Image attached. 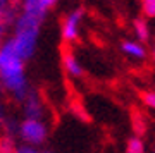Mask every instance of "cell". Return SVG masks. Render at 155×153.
I'll return each mask as SVG.
<instances>
[{
	"instance_id": "6da1fadb",
	"label": "cell",
	"mask_w": 155,
	"mask_h": 153,
	"mask_svg": "<svg viewBox=\"0 0 155 153\" xmlns=\"http://www.w3.org/2000/svg\"><path fill=\"white\" fill-rule=\"evenodd\" d=\"M0 83L5 95H9L16 103H21L31 91L26 74V60L19 57L9 36H5L0 45Z\"/></svg>"
},
{
	"instance_id": "7a4b0ae2",
	"label": "cell",
	"mask_w": 155,
	"mask_h": 153,
	"mask_svg": "<svg viewBox=\"0 0 155 153\" xmlns=\"http://www.w3.org/2000/svg\"><path fill=\"white\" fill-rule=\"evenodd\" d=\"M45 19H40L36 16L26 14V12H19L14 26H12V33L9 36L12 47L16 48L22 60H29L35 55L38 48V40L41 33V26H43Z\"/></svg>"
},
{
	"instance_id": "3957f363",
	"label": "cell",
	"mask_w": 155,
	"mask_h": 153,
	"mask_svg": "<svg viewBox=\"0 0 155 153\" xmlns=\"http://www.w3.org/2000/svg\"><path fill=\"white\" fill-rule=\"evenodd\" d=\"M48 138V124L41 119H21L17 126V139L22 145L38 148Z\"/></svg>"
},
{
	"instance_id": "277c9868",
	"label": "cell",
	"mask_w": 155,
	"mask_h": 153,
	"mask_svg": "<svg viewBox=\"0 0 155 153\" xmlns=\"http://www.w3.org/2000/svg\"><path fill=\"white\" fill-rule=\"evenodd\" d=\"M83 21H84V9H81V7L72 9L64 16V19L61 22V38L64 43L72 45L79 40Z\"/></svg>"
},
{
	"instance_id": "5b68a950",
	"label": "cell",
	"mask_w": 155,
	"mask_h": 153,
	"mask_svg": "<svg viewBox=\"0 0 155 153\" xmlns=\"http://www.w3.org/2000/svg\"><path fill=\"white\" fill-rule=\"evenodd\" d=\"M22 109V119H41L45 120V115H47V107H45V102L41 98V95L31 88V91L26 95V98L22 100L21 103Z\"/></svg>"
},
{
	"instance_id": "8992f818",
	"label": "cell",
	"mask_w": 155,
	"mask_h": 153,
	"mask_svg": "<svg viewBox=\"0 0 155 153\" xmlns=\"http://www.w3.org/2000/svg\"><path fill=\"white\" fill-rule=\"evenodd\" d=\"M57 2L59 0H22L21 4H19V7L26 14H31V16H36L40 19H45L47 14L50 12V9L55 7Z\"/></svg>"
},
{
	"instance_id": "52a82bcc",
	"label": "cell",
	"mask_w": 155,
	"mask_h": 153,
	"mask_svg": "<svg viewBox=\"0 0 155 153\" xmlns=\"http://www.w3.org/2000/svg\"><path fill=\"white\" fill-rule=\"evenodd\" d=\"M121 52L126 55L127 59L136 60V62H141L148 57V50L145 47V43L138 41V40H122L121 41Z\"/></svg>"
},
{
	"instance_id": "ba28073f",
	"label": "cell",
	"mask_w": 155,
	"mask_h": 153,
	"mask_svg": "<svg viewBox=\"0 0 155 153\" xmlns=\"http://www.w3.org/2000/svg\"><path fill=\"white\" fill-rule=\"evenodd\" d=\"M62 67H64V72L69 77H72V79L83 77V74H84L83 64L79 62L78 55L72 54L71 50H64L62 52Z\"/></svg>"
},
{
	"instance_id": "9c48e42d",
	"label": "cell",
	"mask_w": 155,
	"mask_h": 153,
	"mask_svg": "<svg viewBox=\"0 0 155 153\" xmlns=\"http://www.w3.org/2000/svg\"><path fill=\"white\" fill-rule=\"evenodd\" d=\"M133 34L134 40H138L141 43H147L152 38V33H150V24L145 17H138L133 21Z\"/></svg>"
},
{
	"instance_id": "30bf717a",
	"label": "cell",
	"mask_w": 155,
	"mask_h": 153,
	"mask_svg": "<svg viewBox=\"0 0 155 153\" xmlns=\"http://www.w3.org/2000/svg\"><path fill=\"white\" fill-rule=\"evenodd\" d=\"M124 153H147L145 141L140 136H131L129 139H127V143H126Z\"/></svg>"
},
{
	"instance_id": "8fae6325",
	"label": "cell",
	"mask_w": 155,
	"mask_h": 153,
	"mask_svg": "<svg viewBox=\"0 0 155 153\" xmlns=\"http://www.w3.org/2000/svg\"><path fill=\"white\" fill-rule=\"evenodd\" d=\"M17 138L0 134V153H14L17 148Z\"/></svg>"
},
{
	"instance_id": "7c38bea8",
	"label": "cell",
	"mask_w": 155,
	"mask_h": 153,
	"mask_svg": "<svg viewBox=\"0 0 155 153\" xmlns=\"http://www.w3.org/2000/svg\"><path fill=\"white\" fill-rule=\"evenodd\" d=\"M140 11H141V17L148 19H155V0H140Z\"/></svg>"
},
{
	"instance_id": "4fadbf2b",
	"label": "cell",
	"mask_w": 155,
	"mask_h": 153,
	"mask_svg": "<svg viewBox=\"0 0 155 153\" xmlns=\"http://www.w3.org/2000/svg\"><path fill=\"white\" fill-rule=\"evenodd\" d=\"M141 102L148 110H152L155 114V90H147L141 93Z\"/></svg>"
},
{
	"instance_id": "5bb4252c",
	"label": "cell",
	"mask_w": 155,
	"mask_h": 153,
	"mask_svg": "<svg viewBox=\"0 0 155 153\" xmlns=\"http://www.w3.org/2000/svg\"><path fill=\"white\" fill-rule=\"evenodd\" d=\"M9 109H7V103L4 98H0V131H2V127L5 124V120L9 119Z\"/></svg>"
},
{
	"instance_id": "9a60e30c",
	"label": "cell",
	"mask_w": 155,
	"mask_h": 153,
	"mask_svg": "<svg viewBox=\"0 0 155 153\" xmlns=\"http://www.w3.org/2000/svg\"><path fill=\"white\" fill-rule=\"evenodd\" d=\"M14 153H41V151H38L35 146H29V145H22V143H19Z\"/></svg>"
},
{
	"instance_id": "2e32d148",
	"label": "cell",
	"mask_w": 155,
	"mask_h": 153,
	"mask_svg": "<svg viewBox=\"0 0 155 153\" xmlns=\"http://www.w3.org/2000/svg\"><path fill=\"white\" fill-rule=\"evenodd\" d=\"M150 55H152V60L155 62V45L152 47V52H150Z\"/></svg>"
},
{
	"instance_id": "e0dca14e",
	"label": "cell",
	"mask_w": 155,
	"mask_h": 153,
	"mask_svg": "<svg viewBox=\"0 0 155 153\" xmlns=\"http://www.w3.org/2000/svg\"><path fill=\"white\" fill-rule=\"evenodd\" d=\"M4 95H5V91H4V86H2V83H0V98H4Z\"/></svg>"
},
{
	"instance_id": "ac0fdd59",
	"label": "cell",
	"mask_w": 155,
	"mask_h": 153,
	"mask_svg": "<svg viewBox=\"0 0 155 153\" xmlns=\"http://www.w3.org/2000/svg\"><path fill=\"white\" fill-rule=\"evenodd\" d=\"M4 38H5V36H4V34H0V45H2V41H4Z\"/></svg>"
},
{
	"instance_id": "d6986e66",
	"label": "cell",
	"mask_w": 155,
	"mask_h": 153,
	"mask_svg": "<svg viewBox=\"0 0 155 153\" xmlns=\"http://www.w3.org/2000/svg\"><path fill=\"white\" fill-rule=\"evenodd\" d=\"M16 2H17V4H21V2H22V0H16Z\"/></svg>"
},
{
	"instance_id": "ffe728a7",
	"label": "cell",
	"mask_w": 155,
	"mask_h": 153,
	"mask_svg": "<svg viewBox=\"0 0 155 153\" xmlns=\"http://www.w3.org/2000/svg\"><path fill=\"white\" fill-rule=\"evenodd\" d=\"M43 153H48V151H43Z\"/></svg>"
},
{
	"instance_id": "44dd1931",
	"label": "cell",
	"mask_w": 155,
	"mask_h": 153,
	"mask_svg": "<svg viewBox=\"0 0 155 153\" xmlns=\"http://www.w3.org/2000/svg\"><path fill=\"white\" fill-rule=\"evenodd\" d=\"M153 153H155V150H153Z\"/></svg>"
}]
</instances>
